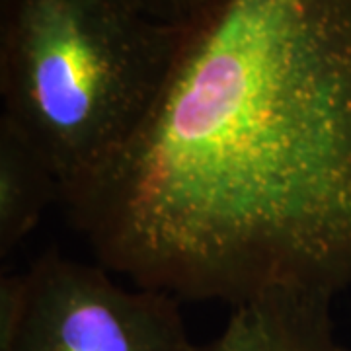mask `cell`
Segmentation results:
<instances>
[{"mask_svg": "<svg viewBox=\"0 0 351 351\" xmlns=\"http://www.w3.org/2000/svg\"><path fill=\"white\" fill-rule=\"evenodd\" d=\"M182 25L137 0H0V98L61 191L119 151L172 71Z\"/></svg>", "mask_w": 351, "mask_h": 351, "instance_id": "obj_2", "label": "cell"}, {"mask_svg": "<svg viewBox=\"0 0 351 351\" xmlns=\"http://www.w3.org/2000/svg\"><path fill=\"white\" fill-rule=\"evenodd\" d=\"M29 304V276L25 271H2L0 277V351H4L24 324Z\"/></svg>", "mask_w": 351, "mask_h": 351, "instance_id": "obj_6", "label": "cell"}, {"mask_svg": "<svg viewBox=\"0 0 351 351\" xmlns=\"http://www.w3.org/2000/svg\"><path fill=\"white\" fill-rule=\"evenodd\" d=\"M96 262L230 308L351 285V0H211L145 121L61 191Z\"/></svg>", "mask_w": 351, "mask_h": 351, "instance_id": "obj_1", "label": "cell"}, {"mask_svg": "<svg viewBox=\"0 0 351 351\" xmlns=\"http://www.w3.org/2000/svg\"><path fill=\"white\" fill-rule=\"evenodd\" d=\"M27 276L24 324L4 351H203L189 338L180 299L123 285L101 263L51 250Z\"/></svg>", "mask_w": 351, "mask_h": 351, "instance_id": "obj_3", "label": "cell"}, {"mask_svg": "<svg viewBox=\"0 0 351 351\" xmlns=\"http://www.w3.org/2000/svg\"><path fill=\"white\" fill-rule=\"evenodd\" d=\"M328 297L271 295L230 308L203 351H351L336 334Z\"/></svg>", "mask_w": 351, "mask_h": 351, "instance_id": "obj_4", "label": "cell"}, {"mask_svg": "<svg viewBox=\"0 0 351 351\" xmlns=\"http://www.w3.org/2000/svg\"><path fill=\"white\" fill-rule=\"evenodd\" d=\"M61 186L47 158L0 115V256L8 258L39 225Z\"/></svg>", "mask_w": 351, "mask_h": 351, "instance_id": "obj_5", "label": "cell"}, {"mask_svg": "<svg viewBox=\"0 0 351 351\" xmlns=\"http://www.w3.org/2000/svg\"><path fill=\"white\" fill-rule=\"evenodd\" d=\"M154 18L172 25H186L211 0H137Z\"/></svg>", "mask_w": 351, "mask_h": 351, "instance_id": "obj_7", "label": "cell"}]
</instances>
